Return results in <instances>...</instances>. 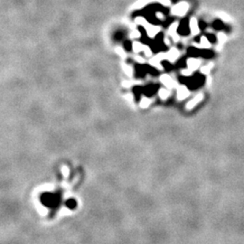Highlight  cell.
<instances>
[{"mask_svg": "<svg viewBox=\"0 0 244 244\" xmlns=\"http://www.w3.org/2000/svg\"><path fill=\"white\" fill-rule=\"evenodd\" d=\"M124 97H125V99L128 100L129 101L133 100V95H132L131 93H127V94H125V96H124Z\"/></svg>", "mask_w": 244, "mask_h": 244, "instance_id": "ffe728a7", "label": "cell"}, {"mask_svg": "<svg viewBox=\"0 0 244 244\" xmlns=\"http://www.w3.org/2000/svg\"><path fill=\"white\" fill-rule=\"evenodd\" d=\"M212 26L213 29L216 31H224L226 33H229L231 31V27L220 19L215 20Z\"/></svg>", "mask_w": 244, "mask_h": 244, "instance_id": "3957f363", "label": "cell"}, {"mask_svg": "<svg viewBox=\"0 0 244 244\" xmlns=\"http://www.w3.org/2000/svg\"><path fill=\"white\" fill-rule=\"evenodd\" d=\"M144 53H145V55L146 56H151L152 55V52H151V50H150V48L148 47V46H146L145 45V48H144Z\"/></svg>", "mask_w": 244, "mask_h": 244, "instance_id": "2e32d148", "label": "cell"}, {"mask_svg": "<svg viewBox=\"0 0 244 244\" xmlns=\"http://www.w3.org/2000/svg\"><path fill=\"white\" fill-rule=\"evenodd\" d=\"M158 95H159V97H160L162 100H166V99L169 97V95H170V92L167 90V89L163 88V89H160V90H159Z\"/></svg>", "mask_w": 244, "mask_h": 244, "instance_id": "9c48e42d", "label": "cell"}, {"mask_svg": "<svg viewBox=\"0 0 244 244\" xmlns=\"http://www.w3.org/2000/svg\"><path fill=\"white\" fill-rule=\"evenodd\" d=\"M115 51H116V53H117L118 54H119L121 57H125V56H126V53H125V51L123 50V48H121V47H117Z\"/></svg>", "mask_w": 244, "mask_h": 244, "instance_id": "9a60e30c", "label": "cell"}, {"mask_svg": "<svg viewBox=\"0 0 244 244\" xmlns=\"http://www.w3.org/2000/svg\"><path fill=\"white\" fill-rule=\"evenodd\" d=\"M133 51H134L136 53H138L142 51H144V48H145V45H143L142 43L138 42H133Z\"/></svg>", "mask_w": 244, "mask_h": 244, "instance_id": "ba28073f", "label": "cell"}, {"mask_svg": "<svg viewBox=\"0 0 244 244\" xmlns=\"http://www.w3.org/2000/svg\"><path fill=\"white\" fill-rule=\"evenodd\" d=\"M42 205L46 206V207H49L53 210H56L57 207H58V204H59V199L57 196L55 195H45V196H42Z\"/></svg>", "mask_w": 244, "mask_h": 244, "instance_id": "6da1fadb", "label": "cell"}, {"mask_svg": "<svg viewBox=\"0 0 244 244\" xmlns=\"http://www.w3.org/2000/svg\"><path fill=\"white\" fill-rule=\"evenodd\" d=\"M122 85H123L124 87H130V86L132 85V83H131L130 81H123Z\"/></svg>", "mask_w": 244, "mask_h": 244, "instance_id": "7402d4cb", "label": "cell"}, {"mask_svg": "<svg viewBox=\"0 0 244 244\" xmlns=\"http://www.w3.org/2000/svg\"><path fill=\"white\" fill-rule=\"evenodd\" d=\"M62 173H63L64 176H67V175H68V173H69L68 168L66 167V166H63V167H62Z\"/></svg>", "mask_w": 244, "mask_h": 244, "instance_id": "44dd1931", "label": "cell"}, {"mask_svg": "<svg viewBox=\"0 0 244 244\" xmlns=\"http://www.w3.org/2000/svg\"><path fill=\"white\" fill-rule=\"evenodd\" d=\"M134 59H135V61L136 62H139V63H144L145 62V60H144V58L143 57H141V56H135L134 57Z\"/></svg>", "mask_w": 244, "mask_h": 244, "instance_id": "ac0fdd59", "label": "cell"}, {"mask_svg": "<svg viewBox=\"0 0 244 244\" xmlns=\"http://www.w3.org/2000/svg\"><path fill=\"white\" fill-rule=\"evenodd\" d=\"M67 206H68L69 208L73 209V208H74V207L76 206V203H75L73 200H69V201L67 202Z\"/></svg>", "mask_w": 244, "mask_h": 244, "instance_id": "e0dca14e", "label": "cell"}, {"mask_svg": "<svg viewBox=\"0 0 244 244\" xmlns=\"http://www.w3.org/2000/svg\"><path fill=\"white\" fill-rule=\"evenodd\" d=\"M166 53H160L158 54H157L156 56H154L151 60H150V63L151 65H153L154 67H156L159 70H163L162 68V65L160 63L161 61L163 60H166Z\"/></svg>", "mask_w": 244, "mask_h": 244, "instance_id": "7a4b0ae2", "label": "cell"}, {"mask_svg": "<svg viewBox=\"0 0 244 244\" xmlns=\"http://www.w3.org/2000/svg\"><path fill=\"white\" fill-rule=\"evenodd\" d=\"M199 64H200V62H199V60H197L195 58H190V59L187 60V67L191 71L196 70L198 68Z\"/></svg>", "mask_w": 244, "mask_h": 244, "instance_id": "52a82bcc", "label": "cell"}, {"mask_svg": "<svg viewBox=\"0 0 244 244\" xmlns=\"http://www.w3.org/2000/svg\"><path fill=\"white\" fill-rule=\"evenodd\" d=\"M122 69H123V71H124V73L127 75V76H132V74H133V71H132V68L130 67L129 65H127V64H123L122 65Z\"/></svg>", "mask_w": 244, "mask_h": 244, "instance_id": "7c38bea8", "label": "cell"}, {"mask_svg": "<svg viewBox=\"0 0 244 244\" xmlns=\"http://www.w3.org/2000/svg\"><path fill=\"white\" fill-rule=\"evenodd\" d=\"M207 40L209 41V42H212V43H215L217 42V37L214 35V34H209L207 36Z\"/></svg>", "mask_w": 244, "mask_h": 244, "instance_id": "5bb4252c", "label": "cell"}, {"mask_svg": "<svg viewBox=\"0 0 244 244\" xmlns=\"http://www.w3.org/2000/svg\"><path fill=\"white\" fill-rule=\"evenodd\" d=\"M202 100V95H199V96H197L196 98H194L193 100H191V101H189L188 102V104L186 105V108H192L195 104H197V102H199Z\"/></svg>", "mask_w": 244, "mask_h": 244, "instance_id": "8fae6325", "label": "cell"}, {"mask_svg": "<svg viewBox=\"0 0 244 244\" xmlns=\"http://www.w3.org/2000/svg\"><path fill=\"white\" fill-rule=\"evenodd\" d=\"M178 56H179V52L175 48H171L166 53V59L171 62H174L177 58H178Z\"/></svg>", "mask_w": 244, "mask_h": 244, "instance_id": "8992f818", "label": "cell"}, {"mask_svg": "<svg viewBox=\"0 0 244 244\" xmlns=\"http://www.w3.org/2000/svg\"><path fill=\"white\" fill-rule=\"evenodd\" d=\"M150 103H151V100L148 98H142L139 105L142 108H147L150 105Z\"/></svg>", "mask_w": 244, "mask_h": 244, "instance_id": "4fadbf2b", "label": "cell"}, {"mask_svg": "<svg viewBox=\"0 0 244 244\" xmlns=\"http://www.w3.org/2000/svg\"><path fill=\"white\" fill-rule=\"evenodd\" d=\"M158 31H159V28L156 27V26H149V27H147V34L150 37L155 36L158 33Z\"/></svg>", "mask_w": 244, "mask_h": 244, "instance_id": "30bf717a", "label": "cell"}, {"mask_svg": "<svg viewBox=\"0 0 244 244\" xmlns=\"http://www.w3.org/2000/svg\"><path fill=\"white\" fill-rule=\"evenodd\" d=\"M189 94L188 89L186 88V86L185 85H181L180 87H178L177 89V98L178 100H184L185 99Z\"/></svg>", "mask_w": 244, "mask_h": 244, "instance_id": "5b68a950", "label": "cell"}, {"mask_svg": "<svg viewBox=\"0 0 244 244\" xmlns=\"http://www.w3.org/2000/svg\"><path fill=\"white\" fill-rule=\"evenodd\" d=\"M160 81H161L167 89H172V88H174V82L173 79H172L169 75H167V74H163V75H161V76H160Z\"/></svg>", "mask_w": 244, "mask_h": 244, "instance_id": "277c9868", "label": "cell"}, {"mask_svg": "<svg viewBox=\"0 0 244 244\" xmlns=\"http://www.w3.org/2000/svg\"><path fill=\"white\" fill-rule=\"evenodd\" d=\"M140 36V33L138 31H134L132 34H131V37L132 38H138Z\"/></svg>", "mask_w": 244, "mask_h": 244, "instance_id": "d6986e66", "label": "cell"}]
</instances>
